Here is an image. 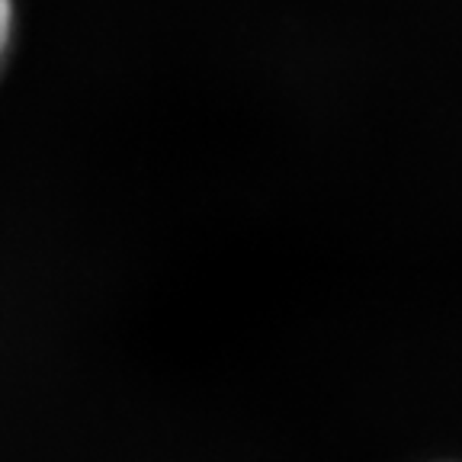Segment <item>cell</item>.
Here are the masks:
<instances>
[{"mask_svg":"<svg viewBox=\"0 0 462 462\" xmlns=\"http://www.w3.org/2000/svg\"><path fill=\"white\" fill-rule=\"evenodd\" d=\"M16 36V0H0V71L7 65Z\"/></svg>","mask_w":462,"mask_h":462,"instance_id":"obj_1","label":"cell"}]
</instances>
